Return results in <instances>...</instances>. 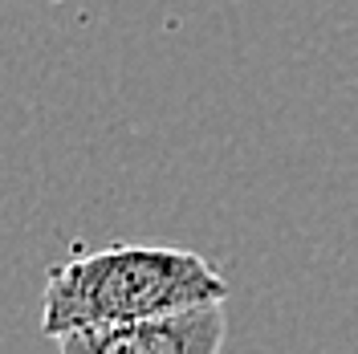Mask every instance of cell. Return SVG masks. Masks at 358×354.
I'll list each match as a JSON object with an SVG mask.
<instances>
[{
  "label": "cell",
  "mask_w": 358,
  "mask_h": 354,
  "mask_svg": "<svg viewBox=\"0 0 358 354\" xmlns=\"http://www.w3.org/2000/svg\"><path fill=\"white\" fill-rule=\"evenodd\" d=\"M224 338H228L224 302H208L131 322L82 326L53 342L62 354H220Z\"/></svg>",
  "instance_id": "7a4b0ae2"
},
{
  "label": "cell",
  "mask_w": 358,
  "mask_h": 354,
  "mask_svg": "<svg viewBox=\"0 0 358 354\" xmlns=\"http://www.w3.org/2000/svg\"><path fill=\"white\" fill-rule=\"evenodd\" d=\"M208 302H228V281L196 248L134 241L73 248L45 269L41 334L62 338L98 322H131Z\"/></svg>",
  "instance_id": "6da1fadb"
}]
</instances>
